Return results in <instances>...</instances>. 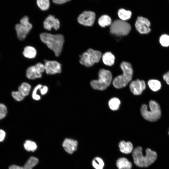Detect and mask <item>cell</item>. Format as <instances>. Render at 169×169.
<instances>
[{
  "label": "cell",
  "mask_w": 169,
  "mask_h": 169,
  "mask_svg": "<svg viewBox=\"0 0 169 169\" xmlns=\"http://www.w3.org/2000/svg\"><path fill=\"white\" fill-rule=\"evenodd\" d=\"M115 59L114 56L110 52L105 53L102 56L103 61L107 65L110 66L113 65Z\"/></svg>",
  "instance_id": "20"
},
{
  "label": "cell",
  "mask_w": 169,
  "mask_h": 169,
  "mask_svg": "<svg viewBox=\"0 0 169 169\" xmlns=\"http://www.w3.org/2000/svg\"><path fill=\"white\" fill-rule=\"evenodd\" d=\"M92 164L95 169H103L104 165L103 160L99 157H95L92 161Z\"/></svg>",
  "instance_id": "27"
},
{
  "label": "cell",
  "mask_w": 169,
  "mask_h": 169,
  "mask_svg": "<svg viewBox=\"0 0 169 169\" xmlns=\"http://www.w3.org/2000/svg\"><path fill=\"white\" fill-rule=\"evenodd\" d=\"M148 84L150 89L154 91L159 90L161 88V82L156 79H150L148 82Z\"/></svg>",
  "instance_id": "21"
},
{
  "label": "cell",
  "mask_w": 169,
  "mask_h": 169,
  "mask_svg": "<svg viewBox=\"0 0 169 169\" xmlns=\"http://www.w3.org/2000/svg\"><path fill=\"white\" fill-rule=\"evenodd\" d=\"M41 85V84H38L34 88L32 93V97L33 99L36 100H38L41 99L40 96L38 95V92L39 91V89Z\"/></svg>",
  "instance_id": "30"
},
{
  "label": "cell",
  "mask_w": 169,
  "mask_h": 169,
  "mask_svg": "<svg viewBox=\"0 0 169 169\" xmlns=\"http://www.w3.org/2000/svg\"><path fill=\"white\" fill-rule=\"evenodd\" d=\"M24 56L28 59L34 58L37 54V51L36 49L31 46L25 47L23 52Z\"/></svg>",
  "instance_id": "19"
},
{
  "label": "cell",
  "mask_w": 169,
  "mask_h": 169,
  "mask_svg": "<svg viewBox=\"0 0 169 169\" xmlns=\"http://www.w3.org/2000/svg\"><path fill=\"white\" fill-rule=\"evenodd\" d=\"M38 161V159L37 158L31 156L29 158L23 166L12 165L9 166V169H32L37 164Z\"/></svg>",
  "instance_id": "16"
},
{
  "label": "cell",
  "mask_w": 169,
  "mask_h": 169,
  "mask_svg": "<svg viewBox=\"0 0 169 169\" xmlns=\"http://www.w3.org/2000/svg\"><path fill=\"white\" fill-rule=\"evenodd\" d=\"M168 134H169V131Z\"/></svg>",
  "instance_id": "37"
},
{
  "label": "cell",
  "mask_w": 169,
  "mask_h": 169,
  "mask_svg": "<svg viewBox=\"0 0 169 169\" xmlns=\"http://www.w3.org/2000/svg\"><path fill=\"white\" fill-rule=\"evenodd\" d=\"M98 75V79L93 80L91 81V86L95 90H105L111 83L112 79L111 73L108 70L101 69L99 72Z\"/></svg>",
  "instance_id": "5"
},
{
  "label": "cell",
  "mask_w": 169,
  "mask_h": 169,
  "mask_svg": "<svg viewBox=\"0 0 169 169\" xmlns=\"http://www.w3.org/2000/svg\"><path fill=\"white\" fill-rule=\"evenodd\" d=\"M48 90V87L46 85H42L39 89V91L42 95H44L46 94Z\"/></svg>",
  "instance_id": "33"
},
{
  "label": "cell",
  "mask_w": 169,
  "mask_h": 169,
  "mask_svg": "<svg viewBox=\"0 0 169 169\" xmlns=\"http://www.w3.org/2000/svg\"><path fill=\"white\" fill-rule=\"evenodd\" d=\"M135 25L136 29L141 33L147 34L151 31V23L146 18L138 17Z\"/></svg>",
  "instance_id": "11"
},
{
  "label": "cell",
  "mask_w": 169,
  "mask_h": 169,
  "mask_svg": "<svg viewBox=\"0 0 169 169\" xmlns=\"http://www.w3.org/2000/svg\"><path fill=\"white\" fill-rule=\"evenodd\" d=\"M149 110L146 104L142 105L141 108V113L146 120L151 122L157 120L161 117V111L159 104L156 101L151 100L149 102Z\"/></svg>",
  "instance_id": "4"
},
{
  "label": "cell",
  "mask_w": 169,
  "mask_h": 169,
  "mask_svg": "<svg viewBox=\"0 0 169 169\" xmlns=\"http://www.w3.org/2000/svg\"><path fill=\"white\" fill-rule=\"evenodd\" d=\"M32 25L29 22L27 16H24L21 19L20 23L15 25V28L18 38L23 40L26 37L27 35L32 28Z\"/></svg>",
  "instance_id": "8"
},
{
  "label": "cell",
  "mask_w": 169,
  "mask_h": 169,
  "mask_svg": "<svg viewBox=\"0 0 169 169\" xmlns=\"http://www.w3.org/2000/svg\"><path fill=\"white\" fill-rule=\"evenodd\" d=\"M146 155L144 156L142 148L140 146L136 147L133 151L132 156L135 164L139 167H147L153 163L156 159V152L149 148L146 150Z\"/></svg>",
  "instance_id": "1"
},
{
  "label": "cell",
  "mask_w": 169,
  "mask_h": 169,
  "mask_svg": "<svg viewBox=\"0 0 169 169\" xmlns=\"http://www.w3.org/2000/svg\"><path fill=\"white\" fill-rule=\"evenodd\" d=\"M31 89L30 84L27 82H23L19 87L18 90L25 97L29 95Z\"/></svg>",
  "instance_id": "22"
},
{
  "label": "cell",
  "mask_w": 169,
  "mask_h": 169,
  "mask_svg": "<svg viewBox=\"0 0 169 169\" xmlns=\"http://www.w3.org/2000/svg\"><path fill=\"white\" fill-rule=\"evenodd\" d=\"M12 95L15 100L17 101H21L24 98L25 96L18 91H13Z\"/></svg>",
  "instance_id": "31"
},
{
  "label": "cell",
  "mask_w": 169,
  "mask_h": 169,
  "mask_svg": "<svg viewBox=\"0 0 169 169\" xmlns=\"http://www.w3.org/2000/svg\"><path fill=\"white\" fill-rule=\"evenodd\" d=\"M111 22L110 18L108 16L105 15L101 16L98 21L99 25L102 27L110 25L111 23Z\"/></svg>",
  "instance_id": "25"
},
{
  "label": "cell",
  "mask_w": 169,
  "mask_h": 169,
  "mask_svg": "<svg viewBox=\"0 0 169 169\" xmlns=\"http://www.w3.org/2000/svg\"><path fill=\"white\" fill-rule=\"evenodd\" d=\"M60 23L59 19L52 15H49L44 22V27L45 29L50 31L52 28L55 30L60 28Z\"/></svg>",
  "instance_id": "13"
},
{
  "label": "cell",
  "mask_w": 169,
  "mask_h": 169,
  "mask_svg": "<svg viewBox=\"0 0 169 169\" xmlns=\"http://www.w3.org/2000/svg\"><path fill=\"white\" fill-rule=\"evenodd\" d=\"M23 146L24 149L28 151H35L37 148V146L36 143L33 141L27 140L24 143Z\"/></svg>",
  "instance_id": "23"
},
{
  "label": "cell",
  "mask_w": 169,
  "mask_h": 169,
  "mask_svg": "<svg viewBox=\"0 0 169 169\" xmlns=\"http://www.w3.org/2000/svg\"><path fill=\"white\" fill-rule=\"evenodd\" d=\"M62 145L65 151L68 153L71 154L76 150L78 142L74 140L66 138L64 140Z\"/></svg>",
  "instance_id": "15"
},
{
  "label": "cell",
  "mask_w": 169,
  "mask_h": 169,
  "mask_svg": "<svg viewBox=\"0 0 169 169\" xmlns=\"http://www.w3.org/2000/svg\"><path fill=\"white\" fill-rule=\"evenodd\" d=\"M45 71L44 64L40 63L29 67L27 69L26 75L30 79H34L42 77V74Z\"/></svg>",
  "instance_id": "9"
},
{
  "label": "cell",
  "mask_w": 169,
  "mask_h": 169,
  "mask_svg": "<svg viewBox=\"0 0 169 169\" xmlns=\"http://www.w3.org/2000/svg\"><path fill=\"white\" fill-rule=\"evenodd\" d=\"M119 146L120 151L122 153L129 154L132 152L133 150V146L131 142L121 141L119 143Z\"/></svg>",
  "instance_id": "17"
},
{
  "label": "cell",
  "mask_w": 169,
  "mask_h": 169,
  "mask_svg": "<svg viewBox=\"0 0 169 169\" xmlns=\"http://www.w3.org/2000/svg\"><path fill=\"white\" fill-rule=\"evenodd\" d=\"M131 12L129 10L124 9H120L118 11V15L121 20L124 21L129 19L131 15Z\"/></svg>",
  "instance_id": "24"
},
{
  "label": "cell",
  "mask_w": 169,
  "mask_h": 169,
  "mask_svg": "<svg viewBox=\"0 0 169 169\" xmlns=\"http://www.w3.org/2000/svg\"><path fill=\"white\" fill-rule=\"evenodd\" d=\"M116 165L118 169H131L132 167L131 163L125 157L118 159L116 161Z\"/></svg>",
  "instance_id": "18"
},
{
  "label": "cell",
  "mask_w": 169,
  "mask_h": 169,
  "mask_svg": "<svg viewBox=\"0 0 169 169\" xmlns=\"http://www.w3.org/2000/svg\"><path fill=\"white\" fill-rule=\"evenodd\" d=\"M101 55L100 51L89 49L80 56L79 62L86 67H90L98 62Z\"/></svg>",
  "instance_id": "6"
},
{
  "label": "cell",
  "mask_w": 169,
  "mask_h": 169,
  "mask_svg": "<svg viewBox=\"0 0 169 169\" xmlns=\"http://www.w3.org/2000/svg\"><path fill=\"white\" fill-rule=\"evenodd\" d=\"M40 37L42 42L54 52L56 56L60 55L64 42V38L62 35L43 33L40 34Z\"/></svg>",
  "instance_id": "2"
},
{
  "label": "cell",
  "mask_w": 169,
  "mask_h": 169,
  "mask_svg": "<svg viewBox=\"0 0 169 169\" xmlns=\"http://www.w3.org/2000/svg\"><path fill=\"white\" fill-rule=\"evenodd\" d=\"M120 100L117 98H111L109 102V105L110 108L113 110H117L120 106Z\"/></svg>",
  "instance_id": "26"
},
{
  "label": "cell",
  "mask_w": 169,
  "mask_h": 169,
  "mask_svg": "<svg viewBox=\"0 0 169 169\" xmlns=\"http://www.w3.org/2000/svg\"><path fill=\"white\" fill-rule=\"evenodd\" d=\"M163 78L166 83L169 85V70L163 74Z\"/></svg>",
  "instance_id": "34"
},
{
  "label": "cell",
  "mask_w": 169,
  "mask_h": 169,
  "mask_svg": "<svg viewBox=\"0 0 169 169\" xmlns=\"http://www.w3.org/2000/svg\"><path fill=\"white\" fill-rule=\"evenodd\" d=\"M36 2L38 7L42 10H46L49 7V0H37Z\"/></svg>",
  "instance_id": "28"
},
{
  "label": "cell",
  "mask_w": 169,
  "mask_h": 169,
  "mask_svg": "<svg viewBox=\"0 0 169 169\" xmlns=\"http://www.w3.org/2000/svg\"><path fill=\"white\" fill-rule=\"evenodd\" d=\"M159 42L161 46L164 47L169 46V35L167 34H162L159 38Z\"/></svg>",
  "instance_id": "29"
},
{
  "label": "cell",
  "mask_w": 169,
  "mask_h": 169,
  "mask_svg": "<svg viewBox=\"0 0 169 169\" xmlns=\"http://www.w3.org/2000/svg\"><path fill=\"white\" fill-rule=\"evenodd\" d=\"M131 91L136 95H141L146 87L145 81L137 79L132 81L129 85Z\"/></svg>",
  "instance_id": "14"
},
{
  "label": "cell",
  "mask_w": 169,
  "mask_h": 169,
  "mask_svg": "<svg viewBox=\"0 0 169 169\" xmlns=\"http://www.w3.org/2000/svg\"><path fill=\"white\" fill-rule=\"evenodd\" d=\"M71 0H53L54 3L58 4H63Z\"/></svg>",
  "instance_id": "35"
},
{
  "label": "cell",
  "mask_w": 169,
  "mask_h": 169,
  "mask_svg": "<svg viewBox=\"0 0 169 169\" xmlns=\"http://www.w3.org/2000/svg\"><path fill=\"white\" fill-rule=\"evenodd\" d=\"M131 29L130 24L121 20L114 21L110 27V33L115 35L121 36L127 35Z\"/></svg>",
  "instance_id": "7"
},
{
  "label": "cell",
  "mask_w": 169,
  "mask_h": 169,
  "mask_svg": "<svg viewBox=\"0 0 169 169\" xmlns=\"http://www.w3.org/2000/svg\"><path fill=\"white\" fill-rule=\"evenodd\" d=\"M45 71L48 74L53 75L61 72L62 66L59 62L54 60H45Z\"/></svg>",
  "instance_id": "12"
},
{
  "label": "cell",
  "mask_w": 169,
  "mask_h": 169,
  "mask_svg": "<svg viewBox=\"0 0 169 169\" xmlns=\"http://www.w3.org/2000/svg\"><path fill=\"white\" fill-rule=\"evenodd\" d=\"M7 112V108L5 105L0 103V120L6 116Z\"/></svg>",
  "instance_id": "32"
},
{
  "label": "cell",
  "mask_w": 169,
  "mask_h": 169,
  "mask_svg": "<svg viewBox=\"0 0 169 169\" xmlns=\"http://www.w3.org/2000/svg\"><path fill=\"white\" fill-rule=\"evenodd\" d=\"M6 136L5 132L3 130L0 129V142L3 141Z\"/></svg>",
  "instance_id": "36"
},
{
  "label": "cell",
  "mask_w": 169,
  "mask_h": 169,
  "mask_svg": "<svg viewBox=\"0 0 169 169\" xmlns=\"http://www.w3.org/2000/svg\"><path fill=\"white\" fill-rule=\"evenodd\" d=\"M123 74L116 77L113 80V86L116 88L120 89L125 87L131 80L133 70L131 64L123 62L120 64Z\"/></svg>",
  "instance_id": "3"
},
{
  "label": "cell",
  "mask_w": 169,
  "mask_h": 169,
  "mask_svg": "<svg viewBox=\"0 0 169 169\" xmlns=\"http://www.w3.org/2000/svg\"><path fill=\"white\" fill-rule=\"evenodd\" d=\"M95 14L90 11H84L81 13L77 18L78 22L85 26H91L95 22Z\"/></svg>",
  "instance_id": "10"
}]
</instances>
